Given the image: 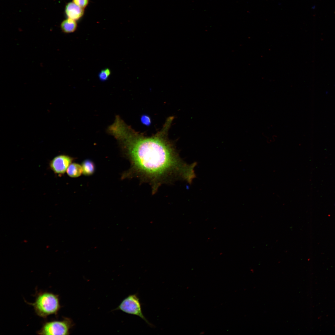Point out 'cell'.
I'll return each mask as SVG.
<instances>
[{"instance_id":"5b68a950","label":"cell","mask_w":335,"mask_h":335,"mask_svg":"<svg viewBox=\"0 0 335 335\" xmlns=\"http://www.w3.org/2000/svg\"><path fill=\"white\" fill-rule=\"evenodd\" d=\"M74 160L72 157L65 154H60L54 157L50 162V168L59 176L64 174Z\"/></svg>"},{"instance_id":"52a82bcc","label":"cell","mask_w":335,"mask_h":335,"mask_svg":"<svg viewBox=\"0 0 335 335\" xmlns=\"http://www.w3.org/2000/svg\"><path fill=\"white\" fill-rule=\"evenodd\" d=\"M78 27L76 21L68 18L61 23L60 29L62 32L65 34H69L75 32Z\"/></svg>"},{"instance_id":"3957f363","label":"cell","mask_w":335,"mask_h":335,"mask_svg":"<svg viewBox=\"0 0 335 335\" xmlns=\"http://www.w3.org/2000/svg\"><path fill=\"white\" fill-rule=\"evenodd\" d=\"M73 325V323L71 319L64 318L62 320L45 323L37 333L40 335H68Z\"/></svg>"},{"instance_id":"7a4b0ae2","label":"cell","mask_w":335,"mask_h":335,"mask_svg":"<svg viewBox=\"0 0 335 335\" xmlns=\"http://www.w3.org/2000/svg\"><path fill=\"white\" fill-rule=\"evenodd\" d=\"M28 303L33 307L38 316L44 318L51 315H57L60 308L58 296L48 292L38 293L34 302Z\"/></svg>"},{"instance_id":"277c9868","label":"cell","mask_w":335,"mask_h":335,"mask_svg":"<svg viewBox=\"0 0 335 335\" xmlns=\"http://www.w3.org/2000/svg\"><path fill=\"white\" fill-rule=\"evenodd\" d=\"M117 310H121L128 314L137 316L144 320L149 326H153L143 313L141 304L137 293L130 295L124 298Z\"/></svg>"},{"instance_id":"ba28073f","label":"cell","mask_w":335,"mask_h":335,"mask_svg":"<svg viewBox=\"0 0 335 335\" xmlns=\"http://www.w3.org/2000/svg\"><path fill=\"white\" fill-rule=\"evenodd\" d=\"M66 172L69 177H77L80 176L82 173V167L78 163H72L69 166Z\"/></svg>"},{"instance_id":"8992f818","label":"cell","mask_w":335,"mask_h":335,"mask_svg":"<svg viewBox=\"0 0 335 335\" xmlns=\"http://www.w3.org/2000/svg\"><path fill=\"white\" fill-rule=\"evenodd\" d=\"M65 12L68 18L77 21L83 16L84 11V9L80 7L72 2H69L66 5Z\"/></svg>"},{"instance_id":"6da1fadb","label":"cell","mask_w":335,"mask_h":335,"mask_svg":"<svg viewBox=\"0 0 335 335\" xmlns=\"http://www.w3.org/2000/svg\"><path fill=\"white\" fill-rule=\"evenodd\" d=\"M114 138L131 164L122 178L136 177L149 183L152 194L163 184L179 180L191 184L196 177L194 169L197 163H186L172 145L161 136L148 138L136 136L128 127L117 133Z\"/></svg>"},{"instance_id":"8fae6325","label":"cell","mask_w":335,"mask_h":335,"mask_svg":"<svg viewBox=\"0 0 335 335\" xmlns=\"http://www.w3.org/2000/svg\"><path fill=\"white\" fill-rule=\"evenodd\" d=\"M72 2L80 7L84 9L88 4L89 0H73Z\"/></svg>"},{"instance_id":"7c38bea8","label":"cell","mask_w":335,"mask_h":335,"mask_svg":"<svg viewBox=\"0 0 335 335\" xmlns=\"http://www.w3.org/2000/svg\"><path fill=\"white\" fill-rule=\"evenodd\" d=\"M142 122L144 124H147L150 122L149 118L146 116L143 117L142 118Z\"/></svg>"},{"instance_id":"9c48e42d","label":"cell","mask_w":335,"mask_h":335,"mask_svg":"<svg viewBox=\"0 0 335 335\" xmlns=\"http://www.w3.org/2000/svg\"><path fill=\"white\" fill-rule=\"evenodd\" d=\"M82 167L83 174L86 176L92 175L95 170L94 163L90 160L86 159L82 163Z\"/></svg>"},{"instance_id":"30bf717a","label":"cell","mask_w":335,"mask_h":335,"mask_svg":"<svg viewBox=\"0 0 335 335\" xmlns=\"http://www.w3.org/2000/svg\"><path fill=\"white\" fill-rule=\"evenodd\" d=\"M110 74V70L108 68H106L100 72L98 77L100 80L102 81H105L108 79Z\"/></svg>"}]
</instances>
